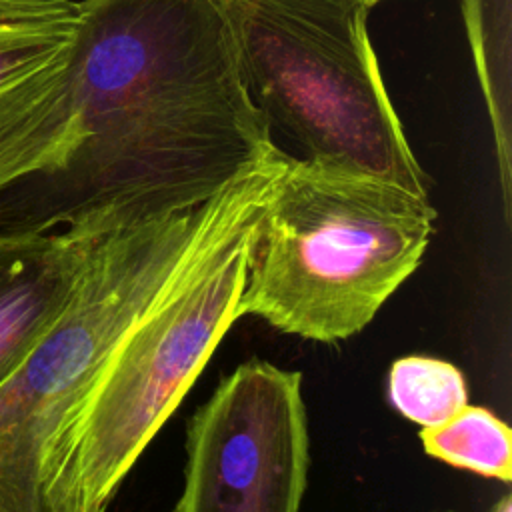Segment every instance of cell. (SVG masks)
I'll list each match as a JSON object with an SVG mask.
<instances>
[{"instance_id": "obj_2", "label": "cell", "mask_w": 512, "mask_h": 512, "mask_svg": "<svg viewBox=\"0 0 512 512\" xmlns=\"http://www.w3.org/2000/svg\"><path fill=\"white\" fill-rule=\"evenodd\" d=\"M286 152L254 164L220 224L124 334L44 468L50 512H108L118 486L240 318L254 224Z\"/></svg>"}, {"instance_id": "obj_14", "label": "cell", "mask_w": 512, "mask_h": 512, "mask_svg": "<svg viewBox=\"0 0 512 512\" xmlns=\"http://www.w3.org/2000/svg\"><path fill=\"white\" fill-rule=\"evenodd\" d=\"M444 512H452V510H444Z\"/></svg>"}, {"instance_id": "obj_13", "label": "cell", "mask_w": 512, "mask_h": 512, "mask_svg": "<svg viewBox=\"0 0 512 512\" xmlns=\"http://www.w3.org/2000/svg\"><path fill=\"white\" fill-rule=\"evenodd\" d=\"M360 2H364V4H368V6H374V4H378V2H382V0H360Z\"/></svg>"}, {"instance_id": "obj_8", "label": "cell", "mask_w": 512, "mask_h": 512, "mask_svg": "<svg viewBox=\"0 0 512 512\" xmlns=\"http://www.w3.org/2000/svg\"><path fill=\"white\" fill-rule=\"evenodd\" d=\"M110 232L94 224L42 234L0 232V386L50 332Z\"/></svg>"}, {"instance_id": "obj_10", "label": "cell", "mask_w": 512, "mask_h": 512, "mask_svg": "<svg viewBox=\"0 0 512 512\" xmlns=\"http://www.w3.org/2000/svg\"><path fill=\"white\" fill-rule=\"evenodd\" d=\"M420 440L428 456L448 466L506 484L512 478V432L488 408L466 404L450 420L420 428Z\"/></svg>"}, {"instance_id": "obj_4", "label": "cell", "mask_w": 512, "mask_h": 512, "mask_svg": "<svg viewBox=\"0 0 512 512\" xmlns=\"http://www.w3.org/2000/svg\"><path fill=\"white\" fill-rule=\"evenodd\" d=\"M242 80L306 160L428 196L390 102L360 0H218Z\"/></svg>"}, {"instance_id": "obj_11", "label": "cell", "mask_w": 512, "mask_h": 512, "mask_svg": "<svg viewBox=\"0 0 512 512\" xmlns=\"http://www.w3.org/2000/svg\"><path fill=\"white\" fill-rule=\"evenodd\" d=\"M388 400L406 420L430 428L450 420L468 404V386L452 362L412 354L392 362Z\"/></svg>"}, {"instance_id": "obj_1", "label": "cell", "mask_w": 512, "mask_h": 512, "mask_svg": "<svg viewBox=\"0 0 512 512\" xmlns=\"http://www.w3.org/2000/svg\"><path fill=\"white\" fill-rule=\"evenodd\" d=\"M70 114L66 164L0 192V232L194 208L278 148L218 0H82Z\"/></svg>"}, {"instance_id": "obj_9", "label": "cell", "mask_w": 512, "mask_h": 512, "mask_svg": "<svg viewBox=\"0 0 512 512\" xmlns=\"http://www.w3.org/2000/svg\"><path fill=\"white\" fill-rule=\"evenodd\" d=\"M492 130L504 218L512 210V0H460Z\"/></svg>"}, {"instance_id": "obj_3", "label": "cell", "mask_w": 512, "mask_h": 512, "mask_svg": "<svg viewBox=\"0 0 512 512\" xmlns=\"http://www.w3.org/2000/svg\"><path fill=\"white\" fill-rule=\"evenodd\" d=\"M434 222L430 196L286 154L254 224L238 312L306 340H346L416 272Z\"/></svg>"}, {"instance_id": "obj_12", "label": "cell", "mask_w": 512, "mask_h": 512, "mask_svg": "<svg viewBox=\"0 0 512 512\" xmlns=\"http://www.w3.org/2000/svg\"><path fill=\"white\" fill-rule=\"evenodd\" d=\"M488 512H512V498H510V494H504L502 498H498Z\"/></svg>"}, {"instance_id": "obj_7", "label": "cell", "mask_w": 512, "mask_h": 512, "mask_svg": "<svg viewBox=\"0 0 512 512\" xmlns=\"http://www.w3.org/2000/svg\"><path fill=\"white\" fill-rule=\"evenodd\" d=\"M76 0H0V192L70 154Z\"/></svg>"}, {"instance_id": "obj_5", "label": "cell", "mask_w": 512, "mask_h": 512, "mask_svg": "<svg viewBox=\"0 0 512 512\" xmlns=\"http://www.w3.org/2000/svg\"><path fill=\"white\" fill-rule=\"evenodd\" d=\"M202 218L172 212L106 234L68 306L0 386V512H50L52 446L110 354L200 250Z\"/></svg>"}, {"instance_id": "obj_6", "label": "cell", "mask_w": 512, "mask_h": 512, "mask_svg": "<svg viewBox=\"0 0 512 512\" xmlns=\"http://www.w3.org/2000/svg\"><path fill=\"white\" fill-rule=\"evenodd\" d=\"M308 468L302 374L252 358L190 416L174 512H300Z\"/></svg>"}]
</instances>
